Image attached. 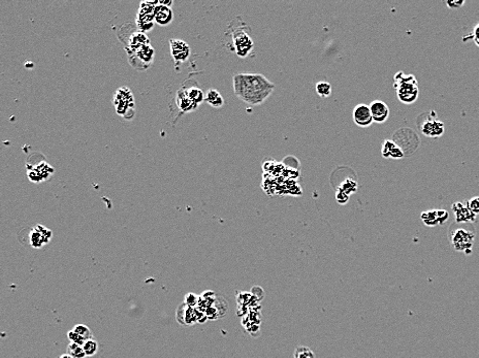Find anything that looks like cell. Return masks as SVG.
Here are the masks:
<instances>
[{
    "label": "cell",
    "instance_id": "19",
    "mask_svg": "<svg viewBox=\"0 0 479 358\" xmlns=\"http://www.w3.org/2000/svg\"><path fill=\"white\" fill-rule=\"evenodd\" d=\"M150 43V39L146 35V33L142 31H137L130 35L128 42L126 44V52H134L138 50L139 48L146 46V44Z\"/></svg>",
    "mask_w": 479,
    "mask_h": 358
},
{
    "label": "cell",
    "instance_id": "26",
    "mask_svg": "<svg viewBox=\"0 0 479 358\" xmlns=\"http://www.w3.org/2000/svg\"><path fill=\"white\" fill-rule=\"evenodd\" d=\"M293 357L294 358H315V354L310 348L305 347V346H300L294 350Z\"/></svg>",
    "mask_w": 479,
    "mask_h": 358
},
{
    "label": "cell",
    "instance_id": "2",
    "mask_svg": "<svg viewBox=\"0 0 479 358\" xmlns=\"http://www.w3.org/2000/svg\"><path fill=\"white\" fill-rule=\"evenodd\" d=\"M448 237L455 251L470 254L474 246L476 230L471 223H454L449 228Z\"/></svg>",
    "mask_w": 479,
    "mask_h": 358
},
{
    "label": "cell",
    "instance_id": "6",
    "mask_svg": "<svg viewBox=\"0 0 479 358\" xmlns=\"http://www.w3.org/2000/svg\"><path fill=\"white\" fill-rule=\"evenodd\" d=\"M128 61L138 71H145L154 60L155 51L151 43L139 48L134 52H127Z\"/></svg>",
    "mask_w": 479,
    "mask_h": 358
},
{
    "label": "cell",
    "instance_id": "15",
    "mask_svg": "<svg viewBox=\"0 0 479 358\" xmlns=\"http://www.w3.org/2000/svg\"><path fill=\"white\" fill-rule=\"evenodd\" d=\"M373 121L376 123H384L389 117V107L382 100H374L369 104Z\"/></svg>",
    "mask_w": 479,
    "mask_h": 358
},
{
    "label": "cell",
    "instance_id": "27",
    "mask_svg": "<svg viewBox=\"0 0 479 358\" xmlns=\"http://www.w3.org/2000/svg\"><path fill=\"white\" fill-rule=\"evenodd\" d=\"M68 353L70 355H72L74 358H85V357H87L84 350H83V347L78 345V344H75V343H70L69 344Z\"/></svg>",
    "mask_w": 479,
    "mask_h": 358
},
{
    "label": "cell",
    "instance_id": "4",
    "mask_svg": "<svg viewBox=\"0 0 479 358\" xmlns=\"http://www.w3.org/2000/svg\"><path fill=\"white\" fill-rule=\"evenodd\" d=\"M113 103L117 114L125 120H130L136 114V102L133 91L128 87H120L114 94Z\"/></svg>",
    "mask_w": 479,
    "mask_h": 358
},
{
    "label": "cell",
    "instance_id": "22",
    "mask_svg": "<svg viewBox=\"0 0 479 358\" xmlns=\"http://www.w3.org/2000/svg\"><path fill=\"white\" fill-rule=\"evenodd\" d=\"M185 90L186 94L189 96V98L195 102L197 104H201L203 101H205V94L203 92L202 89H200L198 86H190V87H183Z\"/></svg>",
    "mask_w": 479,
    "mask_h": 358
},
{
    "label": "cell",
    "instance_id": "30",
    "mask_svg": "<svg viewBox=\"0 0 479 358\" xmlns=\"http://www.w3.org/2000/svg\"><path fill=\"white\" fill-rule=\"evenodd\" d=\"M199 304V296L198 295H195L193 293H189L185 296V305L189 306V307H194L195 305H198Z\"/></svg>",
    "mask_w": 479,
    "mask_h": 358
},
{
    "label": "cell",
    "instance_id": "10",
    "mask_svg": "<svg viewBox=\"0 0 479 358\" xmlns=\"http://www.w3.org/2000/svg\"><path fill=\"white\" fill-rule=\"evenodd\" d=\"M170 54L172 59L177 64L185 62L190 56V47L182 39H170L169 40Z\"/></svg>",
    "mask_w": 479,
    "mask_h": 358
},
{
    "label": "cell",
    "instance_id": "25",
    "mask_svg": "<svg viewBox=\"0 0 479 358\" xmlns=\"http://www.w3.org/2000/svg\"><path fill=\"white\" fill-rule=\"evenodd\" d=\"M82 347H83V350H84L86 356H89V357L94 356L98 352V348H99L98 343L93 339L86 341L85 344Z\"/></svg>",
    "mask_w": 479,
    "mask_h": 358
},
{
    "label": "cell",
    "instance_id": "16",
    "mask_svg": "<svg viewBox=\"0 0 479 358\" xmlns=\"http://www.w3.org/2000/svg\"><path fill=\"white\" fill-rule=\"evenodd\" d=\"M154 19L155 23H157L158 25L167 26L173 20V12L170 7H167L158 2L154 10Z\"/></svg>",
    "mask_w": 479,
    "mask_h": 358
},
{
    "label": "cell",
    "instance_id": "34",
    "mask_svg": "<svg viewBox=\"0 0 479 358\" xmlns=\"http://www.w3.org/2000/svg\"><path fill=\"white\" fill-rule=\"evenodd\" d=\"M58 358H74V357H73L72 355H70L69 353H67V354H62V355H60Z\"/></svg>",
    "mask_w": 479,
    "mask_h": 358
},
{
    "label": "cell",
    "instance_id": "11",
    "mask_svg": "<svg viewBox=\"0 0 479 358\" xmlns=\"http://www.w3.org/2000/svg\"><path fill=\"white\" fill-rule=\"evenodd\" d=\"M29 243L33 248H40L52 238V231L42 225H36L29 232Z\"/></svg>",
    "mask_w": 479,
    "mask_h": 358
},
{
    "label": "cell",
    "instance_id": "24",
    "mask_svg": "<svg viewBox=\"0 0 479 358\" xmlns=\"http://www.w3.org/2000/svg\"><path fill=\"white\" fill-rule=\"evenodd\" d=\"M73 330L75 332H77L78 334H80L81 337L85 340V341H88V340H91L93 338V334H92V331L91 329L88 327V326H86L84 324H77L74 326Z\"/></svg>",
    "mask_w": 479,
    "mask_h": 358
},
{
    "label": "cell",
    "instance_id": "12",
    "mask_svg": "<svg viewBox=\"0 0 479 358\" xmlns=\"http://www.w3.org/2000/svg\"><path fill=\"white\" fill-rule=\"evenodd\" d=\"M353 122L360 127H369L371 126L373 121V117L371 114V109L370 106L364 103L357 104L352 111Z\"/></svg>",
    "mask_w": 479,
    "mask_h": 358
},
{
    "label": "cell",
    "instance_id": "18",
    "mask_svg": "<svg viewBox=\"0 0 479 358\" xmlns=\"http://www.w3.org/2000/svg\"><path fill=\"white\" fill-rule=\"evenodd\" d=\"M452 211L455 216V223H472L476 220L477 215L462 203L453 204Z\"/></svg>",
    "mask_w": 479,
    "mask_h": 358
},
{
    "label": "cell",
    "instance_id": "29",
    "mask_svg": "<svg viewBox=\"0 0 479 358\" xmlns=\"http://www.w3.org/2000/svg\"><path fill=\"white\" fill-rule=\"evenodd\" d=\"M466 205L475 215H479V196L469 199Z\"/></svg>",
    "mask_w": 479,
    "mask_h": 358
},
{
    "label": "cell",
    "instance_id": "7",
    "mask_svg": "<svg viewBox=\"0 0 479 358\" xmlns=\"http://www.w3.org/2000/svg\"><path fill=\"white\" fill-rule=\"evenodd\" d=\"M158 2H155V3L143 2L140 4V9L136 18V23L140 31L145 33L153 28L154 23H155L154 10Z\"/></svg>",
    "mask_w": 479,
    "mask_h": 358
},
{
    "label": "cell",
    "instance_id": "13",
    "mask_svg": "<svg viewBox=\"0 0 479 358\" xmlns=\"http://www.w3.org/2000/svg\"><path fill=\"white\" fill-rule=\"evenodd\" d=\"M449 215L445 210H431L423 212L421 214V219L425 223V225L433 227L436 225H443L448 219Z\"/></svg>",
    "mask_w": 479,
    "mask_h": 358
},
{
    "label": "cell",
    "instance_id": "32",
    "mask_svg": "<svg viewBox=\"0 0 479 358\" xmlns=\"http://www.w3.org/2000/svg\"><path fill=\"white\" fill-rule=\"evenodd\" d=\"M446 5L450 9H460L465 5V0H463V2H460V0H447Z\"/></svg>",
    "mask_w": 479,
    "mask_h": 358
},
{
    "label": "cell",
    "instance_id": "23",
    "mask_svg": "<svg viewBox=\"0 0 479 358\" xmlns=\"http://www.w3.org/2000/svg\"><path fill=\"white\" fill-rule=\"evenodd\" d=\"M316 93L321 98H328L332 94V85L326 81H320L315 86Z\"/></svg>",
    "mask_w": 479,
    "mask_h": 358
},
{
    "label": "cell",
    "instance_id": "9",
    "mask_svg": "<svg viewBox=\"0 0 479 358\" xmlns=\"http://www.w3.org/2000/svg\"><path fill=\"white\" fill-rule=\"evenodd\" d=\"M232 40L233 49L239 58H246L254 48L252 38L242 29H238L232 33Z\"/></svg>",
    "mask_w": 479,
    "mask_h": 358
},
{
    "label": "cell",
    "instance_id": "28",
    "mask_svg": "<svg viewBox=\"0 0 479 358\" xmlns=\"http://www.w3.org/2000/svg\"><path fill=\"white\" fill-rule=\"evenodd\" d=\"M68 339L70 340V343H75V344H78L80 346H83L86 342L80 334L75 332L73 329L68 332Z\"/></svg>",
    "mask_w": 479,
    "mask_h": 358
},
{
    "label": "cell",
    "instance_id": "20",
    "mask_svg": "<svg viewBox=\"0 0 479 358\" xmlns=\"http://www.w3.org/2000/svg\"><path fill=\"white\" fill-rule=\"evenodd\" d=\"M176 102L178 107L182 110V113H189V111L195 110L199 107V104L193 102L189 96L186 94L185 90L182 88L178 91Z\"/></svg>",
    "mask_w": 479,
    "mask_h": 358
},
{
    "label": "cell",
    "instance_id": "3",
    "mask_svg": "<svg viewBox=\"0 0 479 358\" xmlns=\"http://www.w3.org/2000/svg\"><path fill=\"white\" fill-rule=\"evenodd\" d=\"M394 87L399 100L404 104L414 103L420 96V86L414 75H405L403 72L396 73Z\"/></svg>",
    "mask_w": 479,
    "mask_h": 358
},
{
    "label": "cell",
    "instance_id": "8",
    "mask_svg": "<svg viewBox=\"0 0 479 358\" xmlns=\"http://www.w3.org/2000/svg\"><path fill=\"white\" fill-rule=\"evenodd\" d=\"M430 114L423 120L422 123H418V128L425 137L436 139L441 137L444 133L445 127L443 122L436 118V114L434 111H432V115Z\"/></svg>",
    "mask_w": 479,
    "mask_h": 358
},
{
    "label": "cell",
    "instance_id": "1",
    "mask_svg": "<svg viewBox=\"0 0 479 358\" xmlns=\"http://www.w3.org/2000/svg\"><path fill=\"white\" fill-rule=\"evenodd\" d=\"M233 92L249 105H260L275 90V84L261 74H235L232 77Z\"/></svg>",
    "mask_w": 479,
    "mask_h": 358
},
{
    "label": "cell",
    "instance_id": "5",
    "mask_svg": "<svg viewBox=\"0 0 479 358\" xmlns=\"http://www.w3.org/2000/svg\"><path fill=\"white\" fill-rule=\"evenodd\" d=\"M391 140L403 150L405 155L415 152L421 144L420 138L415 131L408 127H402L395 131Z\"/></svg>",
    "mask_w": 479,
    "mask_h": 358
},
{
    "label": "cell",
    "instance_id": "17",
    "mask_svg": "<svg viewBox=\"0 0 479 358\" xmlns=\"http://www.w3.org/2000/svg\"><path fill=\"white\" fill-rule=\"evenodd\" d=\"M54 172V168L46 162L37 164L35 168L32 167L31 170H28V177L34 183H39L43 180H47Z\"/></svg>",
    "mask_w": 479,
    "mask_h": 358
},
{
    "label": "cell",
    "instance_id": "31",
    "mask_svg": "<svg viewBox=\"0 0 479 358\" xmlns=\"http://www.w3.org/2000/svg\"><path fill=\"white\" fill-rule=\"evenodd\" d=\"M336 197H337V200H338V203L340 204H346L347 203V199H349L348 197H349V195H348L347 193H345L342 189H339L337 191V194H336Z\"/></svg>",
    "mask_w": 479,
    "mask_h": 358
},
{
    "label": "cell",
    "instance_id": "21",
    "mask_svg": "<svg viewBox=\"0 0 479 358\" xmlns=\"http://www.w3.org/2000/svg\"><path fill=\"white\" fill-rule=\"evenodd\" d=\"M205 101L214 108H220L224 104V99L220 92L216 89H209L205 94Z\"/></svg>",
    "mask_w": 479,
    "mask_h": 358
},
{
    "label": "cell",
    "instance_id": "33",
    "mask_svg": "<svg viewBox=\"0 0 479 358\" xmlns=\"http://www.w3.org/2000/svg\"><path fill=\"white\" fill-rule=\"evenodd\" d=\"M473 36H474V41H475V43L479 47V23H478V24L475 26V28H474Z\"/></svg>",
    "mask_w": 479,
    "mask_h": 358
},
{
    "label": "cell",
    "instance_id": "14",
    "mask_svg": "<svg viewBox=\"0 0 479 358\" xmlns=\"http://www.w3.org/2000/svg\"><path fill=\"white\" fill-rule=\"evenodd\" d=\"M381 156L385 159L398 160L405 157V153L393 140L387 139L382 142Z\"/></svg>",
    "mask_w": 479,
    "mask_h": 358
}]
</instances>
